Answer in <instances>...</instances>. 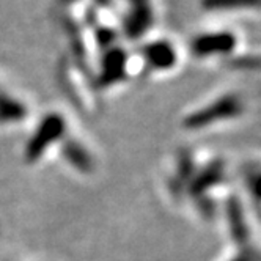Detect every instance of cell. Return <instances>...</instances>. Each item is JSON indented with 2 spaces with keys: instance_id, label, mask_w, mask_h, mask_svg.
Segmentation results:
<instances>
[{
  "instance_id": "1",
  "label": "cell",
  "mask_w": 261,
  "mask_h": 261,
  "mask_svg": "<svg viewBox=\"0 0 261 261\" xmlns=\"http://www.w3.org/2000/svg\"><path fill=\"white\" fill-rule=\"evenodd\" d=\"M244 112V101L236 93H227L208 106H204L184 118L182 126L189 130L203 129L206 126L216 124L219 121L234 120L242 115Z\"/></svg>"
},
{
  "instance_id": "2",
  "label": "cell",
  "mask_w": 261,
  "mask_h": 261,
  "mask_svg": "<svg viewBox=\"0 0 261 261\" xmlns=\"http://www.w3.org/2000/svg\"><path fill=\"white\" fill-rule=\"evenodd\" d=\"M238 47V36L231 30L203 32L191 41V52L198 59L228 57Z\"/></svg>"
},
{
  "instance_id": "3",
  "label": "cell",
  "mask_w": 261,
  "mask_h": 261,
  "mask_svg": "<svg viewBox=\"0 0 261 261\" xmlns=\"http://www.w3.org/2000/svg\"><path fill=\"white\" fill-rule=\"evenodd\" d=\"M65 127L66 123L59 114H50L46 118H43L40 126L36 127V133L27 143L25 148L27 161L29 162L38 161L43 156V153L54 143V140L62 139V136L65 134Z\"/></svg>"
},
{
  "instance_id": "4",
  "label": "cell",
  "mask_w": 261,
  "mask_h": 261,
  "mask_svg": "<svg viewBox=\"0 0 261 261\" xmlns=\"http://www.w3.org/2000/svg\"><path fill=\"white\" fill-rule=\"evenodd\" d=\"M223 179H225V161L216 158L195 172L186 192L194 198L208 195V192L223 182Z\"/></svg>"
},
{
  "instance_id": "5",
  "label": "cell",
  "mask_w": 261,
  "mask_h": 261,
  "mask_svg": "<svg viewBox=\"0 0 261 261\" xmlns=\"http://www.w3.org/2000/svg\"><path fill=\"white\" fill-rule=\"evenodd\" d=\"M225 219L231 241L239 249L247 247L250 241V228L242 203L236 195H230L225 201Z\"/></svg>"
},
{
  "instance_id": "6",
  "label": "cell",
  "mask_w": 261,
  "mask_h": 261,
  "mask_svg": "<svg viewBox=\"0 0 261 261\" xmlns=\"http://www.w3.org/2000/svg\"><path fill=\"white\" fill-rule=\"evenodd\" d=\"M142 55L145 63L156 71H169L178 62L176 47L169 40H156L153 43H148L143 47Z\"/></svg>"
},
{
  "instance_id": "7",
  "label": "cell",
  "mask_w": 261,
  "mask_h": 261,
  "mask_svg": "<svg viewBox=\"0 0 261 261\" xmlns=\"http://www.w3.org/2000/svg\"><path fill=\"white\" fill-rule=\"evenodd\" d=\"M195 162L191 154V151L182 150L178 154V162H176V173L170 179V191L173 195H182V191H188V186L195 175Z\"/></svg>"
},
{
  "instance_id": "8",
  "label": "cell",
  "mask_w": 261,
  "mask_h": 261,
  "mask_svg": "<svg viewBox=\"0 0 261 261\" xmlns=\"http://www.w3.org/2000/svg\"><path fill=\"white\" fill-rule=\"evenodd\" d=\"M63 156L74 169H77L79 172L88 173L93 170V159H91L90 153L76 140H69L65 143Z\"/></svg>"
},
{
  "instance_id": "9",
  "label": "cell",
  "mask_w": 261,
  "mask_h": 261,
  "mask_svg": "<svg viewBox=\"0 0 261 261\" xmlns=\"http://www.w3.org/2000/svg\"><path fill=\"white\" fill-rule=\"evenodd\" d=\"M27 115L25 106L16 98L0 91V123H16Z\"/></svg>"
},
{
  "instance_id": "10",
  "label": "cell",
  "mask_w": 261,
  "mask_h": 261,
  "mask_svg": "<svg viewBox=\"0 0 261 261\" xmlns=\"http://www.w3.org/2000/svg\"><path fill=\"white\" fill-rule=\"evenodd\" d=\"M200 5L206 11H242L259 10L261 0H200Z\"/></svg>"
},
{
  "instance_id": "11",
  "label": "cell",
  "mask_w": 261,
  "mask_h": 261,
  "mask_svg": "<svg viewBox=\"0 0 261 261\" xmlns=\"http://www.w3.org/2000/svg\"><path fill=\"white\" fill-rule=\"evenodd\" d=\"M126 68V55L123 50H112L107 55V60L102 66V82L112 84L120 81Z\"/></svg>"
},
{
  "instance_id": "12",
  "label": "cell",
  "mask_w": 261,
  "mask_h": 261,
  "mask_svg": "<svg viewBox=\"0 0 261 261\" xmlns=\"http://www.w3.org/2000/svg\"><path fill=\"white\" fill-rule=\"evenodd\" d=\"M195 200V206L197 210L200 211V214L204 217V219H213L216 216V203L213 198H210L208 195H203V197H197L194 198Z\"/></svg>"
},
{
  "instance_id": "13",
  "label": "cell",
  "mask_w": 261,
  "mask_h": 261,
  "mask_svg": "<svg viewBox=\"0 0 261 261\" xmlns=\"http://www.w3.org/2000/svg\"><path fill=\"white\" fill-rule=\"evenodd\" d=\"M247 188L252 198L256 203H261V170H255L247 176Z\"/></svg>"
},
{
  "instance_id": "14",
  "label": "cell",
  "mask_w": 261,
  "mask_h": 261,
  "mask_svg": "<svg viewBox=\"0 0 261 261\" xmlns=\"http://www.w3.org/2000/svg\"><path fill=\"white\" fill-rule=\"evenodd\" d=\"M236 68L242 69H261V59H241L238 62H231Z\"/></svg>"
},
{
  "instance_id": "15",
  "label": "cell",
  "mask_w": 261,
  "mask_h": 261,
  "mask_svg": "<svg viewBox=\"0 0 261 261\" xmlns=\"http://www.w3.org/2000/svg\"><path fill=\"white\" fill-rule=\"evenodd\" d=\"M255 253H256V250L252 249L250 246H247L244 249H239L238 255L233 256L230 261H253L255 259Z\"/></svg>"
},
{
  "instance_id": "16",
  "label": "cell",
  "mask_w": 261,
  "mask_h": 261,
  "mask_svg": "<svg viewBox=\"0 0 261 261\" xmlns=\"http://www.w3.org/2000/svg\"><path fill=\"white\" fill-rule=\"evenodd\" d=\"M253 261H261V252H256L255 253V259Z\"/></svg>"
}]
</instances>
